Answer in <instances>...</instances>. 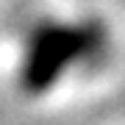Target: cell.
Instances as JSON below:
<instances>
[{
    "mask_svg": "<svg viewBox=\"0 0 125 125\" xmlns=\"http://www.w3.org/2000/svg\"><path fill=\"white\" fill-rule=\"evenodd\" d=\"M117 28L83 3H39L11 22L3 39V78L28 106H56L92 89L117 64Z\"/></svg>",
    "mask_w": 125,
    "mask_h": 125,
    "instance_id": "1",
    "label": "cell"
}]
</instances>
